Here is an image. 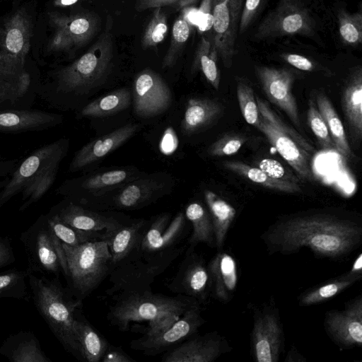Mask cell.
Masks as SVG:
<instances>
[{
	"mask_svg": "<svg viewBox=\"0 0 362 362\" xmlns=\"http://www.w3.org/2000/svg\"><path fill=\"white\" fill-rule=\"evenodd\" d=\"M307 118L308 123L321 148L325 151L334 150V145L327 124L319 112L315 100L313 98L310 99L308 101Z\"/></svg>",
	"mask_w": 362,
	"mask_h": 362,
	"instance_id": "obj_45",
	"label": "cell"
},
{
	"mask_svg": "<svg viewBox=\"0 0 362 362\" xmlns=\"http://www.w3.org/2000/svg\"><path fill=\"white\" fill-rule=\"evenodd\" d=\"M260 122L257 127L289 164L303 181H313L314 175L310 161L314 147L302 135L288 126L269 103L255 95Z\"/></svg>",
	"mask_w": 362,
	"mask_h": 362,
	"instance_id": "obj_8",
	"label": "cell"
},
{
	"mask_svg": "<svg viewBox=\"0 0 362 362\" xmlns=\"http://www.w3.org/2000/svg\"><path fill=\"white\" fill-rule=\"evenodd\" d=\"M0 354L13 362H50L37 339L30 332L10 335L0 348Z\"/></svg>",
	"mask_w": 362,
	"mask_h": 362,
	"instance_id": "obj_30",
	"label": "cell"
},
{
	"mask_svg": "<svg viewBox=\"0 0 362 362\" xmlns=\"http://www.w3.org/2000/svg\"><path fill=\"white\" fill-rule=\"evenodd\" d=\"M148 225L149 222L144 218L134 219L107 233L105 240L111 254L112 268L139 247Z\"/></svg>",
	"mask_w": 362,
	"mask_h": 362,
	"instance_id": "obj_26",
	"label": "cell"
},
{
	"mask_svg": "<svg viewBox=\"0 0 362 362\" xmlns=\"http://www.w3.org/2000/svg\"><path fill=\"white\" fill-rule=\"evenodd\" d=\"M281 58L292 66L305 71H313L316 69L315 64L308 57L291 53H284Z\"/></svg>",
	"mask_w": 362,
	"mask_h": 362,
	"instance_id": "obj_55",
	"label": "cell"
},
{
	"mask_svg": "<svg viewBox=\"0 0 362 362\" xmlns=\"http://www.w3.org/2000/svg\"><path fill=\"white\" fill-rule=\"evenodd\" d=\"M223 112V105L209 98H191L187 101L181 123L184 134L191 135L218 119Z\"/></svg>",
	"mask_w": 362,
	"mask_h": 362,
	"instance_id": "obj_29",
	"label": "cell"
},
{
	"mask_svg": "<svg viewBox=\"0 0 362 362\" xmlns=\"http://www.w3.org/2000/svg\"><path fill=\"white\" fill-rule=\"evenodd\" d=\"M207 269L211 280V291L221 302H228L238 283V268L234 258L226 252L217 253Z\"/></svg>",
	"mask_w": 362,
	"mask_h": 362,
	"instance_id": "obj_27",
	"label": "cell"
},
{
	"mask_svg": "<svg viewBox=\"0 0 362 362\" xmlns=\"http://www.w3.org/2000/svg\"><path fill=\"white\" fill-rule=\"evenodd\" d=\"M45 216L47 226L64 244L77 246L90 242L105 240L106 233L89 232L76 229L63 222L55 214L49 211Z\"/></svg>",
	"mask_w": 362,
	"mask_h": 362,
	"instance_id": "obj_38",
	"label": "cell"
},
{
	"mask_svg": "<svg viewBox=\"0 0 362 362\" xmlns=\"http://www.w3.org/2000/svg\"><path fill=\"white\" fill-rule=\"evenodd\" d=\"M132 92L127 88L115 90L91 101L79 112L78 117H104L121 112L129 107Z\"/></svg>",
	"mask_w": 362,
	"mask_h": 362,
	"instance_id": "obj_34",
	"label": "cell"
},
{
	"mask_svg": "<svg viewBox=\"0 0 362 362\" xmlns=\"http://www.w3.org/2000/svg\"><path fill=\"white\" fill-rule=\"evenodd\" d=\"M132 96L134 112L141 118H151L165 112L173 100L165 80L150 69H144L136 76Z\"/></svg>",
	"mask_w": 362,
	"mask_h": 362,
	"instance_id": "obj_14",
	"label": "cell"
},
{
	"mask_svg": "<svg viewBox=\"0 0 362 362\" xmlns=\"http://www.w3.org/2000/svg\"><path fill=\"white\" fill-rule=\"evenodd\" d=\"M23 71L12 57L0 51V78H14Z\"/></svg>",
	"mask_w": 362,
	"mask_h": 362,
	"instance_id": "obj_54",
	"label": "cell"
},
{
	"mask_svg": "<svg viewBox=\"0 0 362 362\" xmlns=\"http://www.w3.org/2000/svg\"><path fill=\"white\" fill-rule=\"evenodd\" d=\"M245 0H211L213 42L226 68L235 54V43Z\"/></svg>",
	"mask_w": 362,
	"mask_h": 362,
	"instance_id": "obj_12",
	"label": "cell"
},
{
	"mask_svg": "<svg viewBox=\"0 0 362 362\" xmlns=\"http://www.w3.org/2000/svg\"><path fill=\"white\" fill-rule=\"evenodd\" d=\"M67 276L77 298L81 301L109 275L112 257L105 240L90 241L77 246L62 243Z\"/></svg>",
	"mask_w": 362,
	"mask_h": 362,
	"instance_id": "obj_9",
	"label": "cell"
},
{
	"mask_svg": "<svg viewBox=\"0 0 362 362\" xmlns=\"http://www.w3.org/2000/svg\"><path fill=\"white\" fill-rule=\"evenodd\" d=\"M30 85V76L23 71L14 78L0 79V103L13 102L22 97Z\"/></svg>",
	"mask_w": 362,
	"mask_h": 362,
	"instance_id": "obj_47",
	"label": "cell"
},
{
	"mask_svg": "<svg viewBox=\"0 0 362 362\" xmlns=\"http://www.w3.org/2000/svg\"><path fill=\"white\" fill-rule=\"evenodd\" d=\"M29 271L8 270L0 273V298H24Z\"/></svg>",
	"mask_w": 362,
	"mask_h": 362,
	"instance_id": "obj_44",
	"label": "cell"
},
{
	"mask_svg": "<svg viewBox=\"0 0 362 362\" xmlns=\"http://www.w3.org/2000/svg\"><path fill=\"white\" fill-rule=\"evenodd\" d=\"M223 166L254 183L270 189L286 193L301 192L299 184L273 178L259 168L249 165L240 160H226L223 163Z\"/></svg>",
	"mask_w": 362,
	"mask_h": 362,
	"instance_id": "obj_36",
	"label": "cell"
},
{
	"mask_svg": "<svg viewBox=\"0 0 362 362\" xmlns=\"http://www.w3.org/2000/svg\"><path fill=\"white\" fill-rule=\"evenodd\" d=\"M265 0H245L240 24L238 34H243L260 11Z\"/></svg>",
	"mask_w": 362,
	"mask_h": 362,
	"instance_id": "obj_51",
	"label": "cell"
},
{
	"mask_svg": "<svg viewBox=\"0 0 362 362\" xmlns=\"http://www.w3.org/2000/svg\"><path fill=\"white\" fill-rule=\"evenodd\" d=\"M204 323L205 320L201 315L200 304H197L186 310L165 332L155 336L143 335L132 340L129 346L146 356H156L192 337Z\"/></svg>",
	"mask_w": 362,
	"mask_h": 362,
	"instance_id": "obj_15",
	"label": "cell"
},
{
	"mask_svg": "<svg viewBox=\"0 0 362 362\" xmlns=\"http://www.w3.org/2000/svg\"><path fill=\"white\" fill-rule=\"evenodd\" d=\"M69 147V139L62 138L39 148L23 160L0 190V208L20 193V211L40 200L52 186Z\"/></svg>",
	"mask_w": 362,
	"mask_h": 362,
	"instance_id": "obj_3",
	"label": "cell"
},
{
	"mask_svg": "<svg viewBox=\"0 0 362 362\" xmlns=\"http://www.w3.org/2000/svg\"><path fill=\"white\" fill-rule=\"evenodd\" d=\"M212 5L211 0H202L199 8L197 10V26L201 32L212 28Z\"/></svg>",
	"mask_w": 362,
	"mask_h": 362,
	"instance_id": "obj_53",
	"label": "cell"
},
{
	"mask_svg": "<svg viewBox=\"0 0 362 362\" xmlns=\"http://www.w3.org/2000/svg\"><path fill=\"white\" fill-rule=\"evenodd\" d=\"M341 107L354 141L362 136V69L356 66L349 76L341 95Z\"/></svg>",
	"mask_w": 362,
	"mask_h": 362,
	"instance_id": "obj_28",
	"label": "cell"
},
{
	"mask_svg": "<svg viewBox=\"0 0 362 362\" xmlns=\"http://www.w3.org/2000/svg\"><path fill=\"white\" fill-rule=\"evenodd\" d=\"M236 93L243 118L247 124L257 129L260 122V114L252 86L245 81H239Z\"/></svg>",
	"mask_w": 362,
	"mask_h": 362,
	"instance_id": "obj_43",
	"label": "cell"
},
{
	"mask_svg": "<svg viewBox=\"0 0 362 362\" xmlns=\"http://www.w3.org/2000/svg\"><path fill=\"white\" fill-rule=\"evenodd\" d=\"M197 0H137L136 8L141 11L149 8L176 5L179 8L191 6Z\"/></svg>",
	"mask_w": 362,
	"mask_h": 362,
	"instance_id": "obj_52",
	"label": "cell"
},
{
	"mask_svg": "<svg viewBox=\"0 0 362 362\" xmlns=\"http://www.w3.org/2000/svg\"><path fill=\"white\" fill-rule=\"evenodd\" d=\"M141 127L139 124H127L91 140L75 153L69 165V171L75 173L87 169L102 160L133 137Z\"/></svg>",
	"mask_w": 362,
	"mask_h": 362,
	"instance_id": "obj_20",
	"label": "cell"
},
{
	"mask_svg": "<svg viewBox=\"0 0 362 362\" xmlns=\"http://www.w3.org/2000/svg\"><path fill=\"white\" fill-rule=\"evenodd\" d=\"M325 328L339 346L351 348L362 344V297L359 295L342 310L326 313Z\"/></svg>",
	"mask_w": 362,
	"mask_h": 362,
	"instance_id": "obj_19",
	"label": "cell"
},
{
	"mask_svg": "<svg viewBox=\"0 0 362 362\" xmlns=\"http://www.w3.org/2000/svg\"><path fill=\"white\" fill-rule=\"evenodd\" d=\"M361 274L349 272L332 281L305 293L299 299V304L309 306L327 300L361 279Z\"/></svg>",
	"mask_w": 362,
	"mask_h": 362,
	"instance_id": "obj_39",
	"label": "cell"
},
{
	"mask_svg": "<svg viewBox=\"0 0 362 362\" xmlns=\"http://www.w3.org/2000/svg\"><path fill=\"white\" fill-rule=\"evenodd\" d=\"M283 343V332L276 315L263 311L255 317L252 344L257 362H276Z\"/></svg>",
	"mask_w": 362,
	"mask_h": 362,
	"instance_id": "obj_21",
	"label": "cell"
},
{
	"mask_svg": "<svg viewBox=\"0 0 362 362\" xmlns=\"http://www.w3.org/2000/svg\"><path fill=\"white\" fill-rule=\"evenodd\" d=\"M167 16L162 8H155L141 37V47L144 49L157 46L162 42L168 33Z\"/></svg>",
	"mask_w": 362,
	"mask_h": 362,
	"instance_id": "obj_42",
	"label": "cell"
},
{
	"mask_svg": "<svg viewBox=\"0 0 362 362\" xmlns=\"http://www.w3.org/2000/svg\"><path fill=\"white\" fill-rule=\"evenodd\" d=\"M258 167L273 178L298 184L300 183V179L293 174L288 173L276 160L272 158L262 159L259 162Z\"/></svg>",
	"mask_w": 362,
	"mask_h": 362,
	"instance_id": "obj_49",
	"label": "cell"
},
{
	"mask_svg": "<svg viewBox=\"0 0 362 362\" xmlns=\"http://www.w3.org/2000/svg\"><path fill=\"white\" fill-rule=\"evenodd\" d=\"M192 27L181 13L175 21L170 45L163 59V68L175 65L190 36Z\"/></svg>",
	"mask_w": 362,
	"mask_h": 362,
	"instance_id": "obj_40",
	"label": "cell"
},
{
	"mask_svg": "<svg viewBox=\"0 0 362 362\" xmlns=\"http://www.w3.org/2000/svg\"><path fill=\"white\" fill-rule=\"evenodd\" d=\"M170 213H163L152 220L143 235L139 249L143 252H156L158 241L170 222Z\"/></svg>",
	"mask_w": 362,
	"mask_h": 362,
	"instance_id": "obj_46",
	"label": "cell"
},
{
	"mask_svg": "<svg viewBox=\"0 0 362 362\" xmlns=\"http://www.w3.org/2000/svg\"><path fill=\"white\" fill-rule=\"evenodd\" d=\"M135 248L115 265L108 276L111 286L106 294L112 298L121 293L151 290L156 279L163 273L182 252L183 247L157 252H143Z\"/></svg>",
	"mask_w": 362,
	"mask_h": 362,
	"instance_id": "obj_5",
	"label": "cell"
},
{
	"mask_svg": "<svg viewBox=\"0 0 362 362\" xmlns=\"http://www.w3.org/2000/svg\"><path fill=\"white\" fill-rule=\"evenodd\" d=\"M33 302L40 314L64 348L84 361L74 327L75 313L81 301L71 299L59 282L29 272Z\"/></svg>",
	"mask_w": 362,
	"mask_h": 362,
	"instance_id": "obj_4",
	"label": "cell"
},
{
	"mask_svg": "<svg viewBox=\"0 0 362 362\" xmlns=\"http://www.w3.org/2000/svg\"><path fill=\"white\" fill-rule=\"evenodd\" d=\"M21 240L28 257L30 272H40L58 276L61 267L52 231L47 224L45 215L41 216L22 234Z\"/></svg>",
	"mask_w": 362,
	"mask_h": 362,
	"instance_id": "obj_17",
	"label": "cell"
},
{
	"mask_svg": "<svg viewBox=\"0 0 362 362\" xmlns=\"http://www.w3.org/2000/svg\"><path fill=\"white\" fill-rule=\"evenodd\" d=\"M256 75L270 103L283 110L298 129L300 119L296 98L292 92L295 81L293 73L285 68L257 66Z\"/></svg>",
	"mask_w": 362,
	"mask_h": 362,
	"instance_id": "obj_16",
	"label": "cell"
},
{
	"mask_svg": "<svg viewBox=\"0 0 362 362\" xmlns=\"http://www.w3.org/2000/svg\"><path fill=\"white\" fill-rule=\"evenodd\" d=\"M315 103L327 124L335 150L344 160L351 158L354 154L347 140L343 124L332 103L323 90L317 93Z\"/></svg>",
	"mask_w": 362,
	"mask_h": 362,
	"instance_id": "obj_31",
	"label": "cell"
},
{
	"mask_svg": "<svg viewBox=\"0 0 362 362\" xmlns=\"http://www.w3.org/2000/svg\"><path fill=\"white\" fill-rule=\"evenodd\" d=\"M15 261V256L8 238L0 237V269Z\"/></svg>",
	"mask_w": 362,
	"mask_h": 362,
	"instance_id": "obj_57",
	"label": "cell"
},
{
	"mask_svg": "<svg viewBox=\"0 0 362 362\" xmlns=\"http://www.w3.org/2000/svg\"><path fill=\"white\" fill-rule=\"evenodd\" d=\"M50 211L66 224L84 231L107 234L124 223L114 216L87 209L69 199L59 203Z\"/></svg>",
	"mask_w": 362,
	"mask_h": 362,
	"instance_id": "obj_23",
	"label": "cell"
},
{
	"mask_svg": "<svg viewBox=\"0 0 362 362\" xmlns=\"http://www.w3.org/2000/svg\"><path fill=\"white\" fill-rule=\"evenodd\" d=\"M174 185L173 177L165 173H146L126 184L112 199L110 209L143 208L170 194Z\"/></svg>",
	"mask_w": 362,
	"mask_h": 362,
	"instance_id": "obj_13",
	"label": "cell"
},
{
	"mask_svg": "<svg viewBox=\"0 0 362 362\" xmlns=\"http://www.w3.org/2000/svg\"><path fill=\"white\" fill-rule=\"evenodd\" d=\"M1 78H0V79H1Z\"/></svg>",
	"mask_w": 362,
	"mask_h": 362,
	"instance_id": "obj_60",
	"label": "cell"
},
{
	"mask_svg": "<svg viewBox=\"0 0 362 362\" xmlns=\"http://www.w3.org/2000/svg\"><path fill=\"white\" fill-rule=\"evenodd\" d=\"M103 362H133L136 361L129 355L124 352L121 346L110 345L107 351L103 356Z\"/></svg>",
	"mask_w": 362,
	"mask_h": 362,
	"instance_id": "obj_56",
	"label": "cell"
},
{
	"mask_svg": "<svg viewBox=\"0 0 362 362\" xmlns=\"http://www.w3.org/2000/svg\"><path fill=\"white\" fill-rule=\"evenodd\" d=\"M78 311L77 309L75 313L74 327L83 360L98 362L110 344Z\"/></svg>",
	"mask_w": 362,
	"mask_h": 362,
	"instance_id": "obj_32",
	"label": "cell"
},
{
	"mask_svg": "<svg viewBox=\"0 0 362 362\" xmlns=\"http://www.w3.org/2000/svg\"><path fill=\"white\" fill-rule=\"evenodd\" d=\"M315 33V22L300 0H280L259 23L255 33V40L291 35L312 37Z\"/></svg>",
	"mask_w": 362,
	"mask_h": 362,
	"instance_id": "obj_10",
	"label": "cell"
},
{
	"mask_svg": "<svg viewBox=\"0 0 362 362\" xmlns=\"http://www.w3.org/2000/svg\"><path fill=\"white\" fill-rule=\"evenodd\" d=\"M339 35L343 43L349 46H358L362 42V12L349 13L340 9L337 13Z\"/></svg>",
	"mask_w": 362,
	"mask_h": 362,
	"instance_id": "obj_41",
	"label": "cell"
},
{
	"mask_svg": "<svg viewBox=\"0 0 362 362\" xmlns=\"http://www.w3.org/2000/svg\"><path fill=\"white\" fill-rule=\"evenodd\" d=\"M352 274H361L362 272V254L360 253L357 258L355 259L351 270Z\"/></svg>",
	"mask_w": 362,
	"mask_h": 362,
	"instance_id": "obj_59",
	"label": "cell"
},
{
	"mask_svg": "<svg viewBox=\"0 0 362 362\" xmlns=\"http://www.w3.org/2000/svg\"><path fill=\"white\" fill-rule=\"evenodd\" d=\"M185 215L192 226L187 251H193L194 247L203 243L211 247H215L212 221L208 209L199 202H192L185 209Z\"/></svg>",
	"mask_w": 362,
	"mask_h": 362,
	"instance_id": "obj_35",
	"label": "cell"
},
{
	"mask_svg": "<svg viewBox=\"0 0 362 362\" xmlns=\"http://www.w3.org/2000/svg\"><path fill=\"white\" fill-rule=\"evenodd\" d=\"M168 287L173 293L193 298L200 304L204 301L211 291V280L202 257L193 251H187Z\"/></svg>",
	"mask_w": 362,
	"mask_h": 362,
	"instance_id": "obj_18",
	"label": "cell"
},
{
	"mask_svg": "<svg viewBox=\"0 0 362 362\" xmlns=\"http://www.w3.org/2000/svg\"><path fill=\"white\" fill-rule=\"evenodd\" d=\"M31 36L30 18L25 9H19L7 18L1 28V52L12 57L23 69Z\"/></svg>",
	"mask_w": 362,
	"mask_h": 362,
	"instance_id": "obj_22",
	"label": "cell"
},
{
	"mask_svg": "<svg viewBox=\"0 0 362 362\" xmlns=\"http://www.w3.org/2000/svg\"><path fill=\"white\" fill-rule=\"evenodd\" d=\"M204 196L213 223L215 247L221 250L236 211L233 206L211 190H206Z\"/></svg>",
	"mask_w": 362,
	"mask_h": 362,
	"instance_id": "obj_33",
	"label": "cell"
},
{
	"mask_svg": "<svg viewBox=\"0 0 362 362\" xmlns=\"http://www.w3.org/2000/svg\"><path fill=\"white\" fill-rule=\"evenodd\" d=\"M85 1L88 0H53L52 4L55 7L64 8L74 6L78 3Z\"/></svg>",
	"mask_w": 362,
	"mask_h": 362,
	"instance_id": "obj_58",
	"label": "cell"
},
{
	"mask_svg": "<svg viewBox=\"0 0 362 362\" xmlns=\"http://www.w3.org/2000/svg\"><path fill=\"white\" fill-rule=\"evenodd\" d=\"M107 314L109 322L120 331H127L133 322L148 321L163 313L173 312L182 315L194 305L193 298L177 295L168 296L151 290L119 294L111 298Z\"/></svg>",
	"mask_w": 362,
	"mask_h": 362,
	"instance_id": "obj_7",
	"label": "cell"
},
{
	"mask_svg": "<svg viewBox=\"0 0 362 362\" xmlns=\"http://www.w3.org/2000/svg\"><path fill=\"white\" fill-rule=\"evenodd\" d=\"M166 351L163 362H212L224 351L223 341L216 333L189 338Z\"/></svg>",
	"mask_w": 362,
	"mask_h": 362,
	"instance_id": "obj_24",
	"label": "cell"
},
{
	"mask_svg": "<svg viewBox=\"0 0 362 362\" xmlns=\"http://www.w3.org/2000/svg\"><path fill=\"white\" fill-rule=\"evenodd\" d=\"M146 173L135 166L107 168L66 180L57 193L83 207L107 209L126 184Z\"/></svg>",
	"mask_w": 362,
	"mask_h": 362,
	"instance_id": "obj_6",
	"label": "cell"
},
{
	"mask_svg": "<svg viewBox=\"0 0 362 362\" xmlns=\"http://www.w3.org/2000/svg\"><path fill=\"white\" fill-rule=\"evenodd\" d=\"M53 34L47 44L50 52H71L88 43L100 30L98 16L90 12L66 15L47 13Z\"/></svg>",
	"mask_w": 362,
	"mask_h": 362,
	"instance_id": "obj_11",
	"label": "cell"
},
{
	"mask_svg": "<svg viewBox=\"0 0 362 362\" xmlns=\"http://www.w3.org/2000/svg\"><path fill=\"white\" fill-rule=\"evenodd\" d=\"M182 315L173 312L163 313L148 321L144 335L155 336L169 329Z\"/></svg>",
	"mask_w": 362,
	"mask_h": 362,
	"instance_id": "obj_50",
	"label": "cell"
},
{
	"mask_svg": "<svg viewBox=\"0 0 362 362\" xmlns=\"http://www.w3.org/2000/svg\"><path fill=\"white\" fill-rule=\"evenodd\" d=\"M218 57L213 40L202 36L195 52L192 70H201L207 81L216 90L219 88L221 79L217 66Z\"/></svg>",
	"mask_w": 362,
	"mask_h": 362,
	"instance_id": "obj_37",
	"label": "cell"
},
{
	"mask_svg": "<svg viewBox=\"0 0 362 362\" xmlns=\"http://www.w3.org/2000/svg\"><path fill=\"white\" fill-rule=\"evenodd\" d=\"M244 135L228 133L223 135L208 148L207 153L214 157L228 156L236 153L247 141Z\"/></svg>",
	"mask_w": 362,
	"mask_h": 362,
	"instance_id": "obj_48",
	"label": "cell"
},
{
	"mask_svg": "<svg viewBox=\"0 0 362 362\" xmlns=\"http://www.w3.org/2000/svg\"><path fill=\"white\" fill-rule=\"evenodd\" d=\"M262 238L270 253L290 255L305 247L317 257L334 259L360 246L362 224L332 213L305 212L276 221Z\"/></svg>",
	"mask_w": 362,
	"mask_h": 362,
	"instance_id": "obj_1",
	"label": "cell"
},
{
	"mask_svg": "<svg viewBox=\"0 0 362 362\" xmlns=\"http://www.w3.org/2000/svg\"><path fill=\"white\" fill-rule=\"evenodd\" d=\"M61 115L37 110L0 111V132L18 134L52 128L62 123Z\"/></svg>",
	"mask_w": 362,
	"mask_h": 362,
	"instance_id": "obj_25",
	"label": "cell"
},
{
	"mask_svg": "<svg viewBox=\"0 0 362 362\" xmlns=\"http://www.w3.org/2000/svg\"><path fill=\"white\" fill-rule=\"evenodd\" d=\"M112 19L107 16L105 28L79 58L54 73L49 90L42 92L52 104L88 96L107 80L113 67Z\"/></svg>",
	"mask_w": 362,
	"mask_h": 362,
	"instance_id": "obj_2",
	"label": "cell"
}]
</instances>
